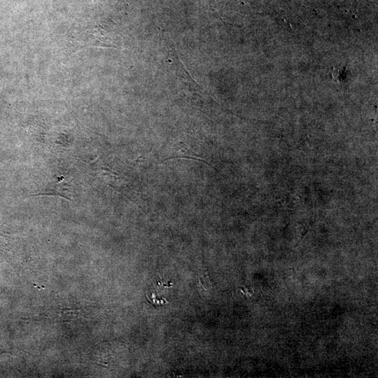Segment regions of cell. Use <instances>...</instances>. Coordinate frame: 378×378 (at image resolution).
Masks as SVG:
<instances>
[{
  "label": "cell",
  "instance_id": "1",
  "mask_svg": "<svg viewBox=\"0 0 378 378\" xmlns=\"http://www.w3.org/2000/svg\"><path fill=\"white\" fill-rule=\"evenodd\" d=\"M200 283L205 289L209 286L210 282L206 274H204L203 276L200 278Z\"/></svg>",
  "mask_w": 378,
  "mask_h": 378
},
{
  "label": "cell",
  "instance_id": "2",
  "mask_svg": "<svg viewBox=\"0 0 378 378\" xmlns=\"http://www.w3.org/2000/svg\"><path fill=\"white\" fill-rule=\"evenodd\" d=\"M159 284L162 285V282H160ZM163 285L165 286V287L169 286H167V284H163Z\"/></svg>",
  "mask_w": 378,
  "mask_h": 378
}]
</instances>
